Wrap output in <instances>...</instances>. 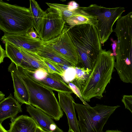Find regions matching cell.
Segmentation results:
<instances>
[{
  "label": "cell",
  "mask_w": 132,
  "mask_h": 132,
  "mask_svg": "<svg viewBox=\"0 0 132 132\" xmlns=\"http://www.w3.org/2000/svg\"><path fill=\"white\" fill-rule=\"evenodd\" d=\"M67 24V32L76 47L78 56L77 65L80 64L78 66L92 71L102 50L96 27L89 24L73 26Z\"/></svg>",
  "instance_id": "6da1fadb"
},
{
  "label": "cell",
  "mask_w": 132,
  "mask_h": 132,
  "mask_svg": "<svg viewBox=\"0 0 132 132\" xmlns=\"http://www.w3.org/2000/svg\"><path fill=\"white\" fill-rule=\"evenodd\" d=\"M115 59L110 50H102L81 92L84 101L89 102L94 97L99 99L103 97L114 71Z\"/></svg>",
  "instance_id": "7a4b0ae2"
},
{
  "label": "cell",
  "mask_w": 132,
  "mask_h": 132,
  "mask_svg": "<svg viewBox=\"0 0 132 132\" xmlns=\"http://www.w3.org/2000/svg\"><path fill=\"white\" fill-rule=\"evenodd\" d=\"M16 67L18 74L28 90L30 104L59 120L63 112L53 90L31 79L21 66Z\"/></svg>",
  "instance_id": "3957f363"
},
{
  "label": "cell",
  "mask_w": 132,
  "mask_h": 132,
  "mask_svg": "<svg viewBox=\"0 0 132 132\" xmlns=\"http://www.w3.org/2000/svg\"><path fill=\"white\" fill-rule=\"evenodd\" d=\"M29 8L0 1V29L4 34L27 32L34 28Z\"/></svg>",
  "instance_id": "277c9868"
},
{
  "label": "cell",
  "mask_w": 132,
  "mask_h": 132,
  "mask_svg": "<svg viewBox=\"0 0 132 132\" xmlns=\"http://www.w3.org/2000/svg\"><path fill=\"white\" fill-rule=\"evenodd\" d=\"M74 104L80 132H103V127L110 116L120 106L97 104L92 107L75 102Z\"/></svg>",
  "instance_id": "5b68a950"
},
{
  "label": "cell",
  "mask_w": 132,
  "mask_h": 132,
  "mask_svg": "<svg viewBox=\"0 0 132 132\" xmlns=\"http://www.w3.org/2000/svg\"><path fill=\"white\" fill-rule=\"evenodd\" d=\"M81 8L86 12L97 18L98 23L96 28L103 45L113 32V27L114 23L125 11L123 7L107 8L96 4H91L88 7Z\"/></svg>",
  "instance_id": "8992f818"
},
{
  "label": "cell",
  "mask_w": 132,
  "mask_h": 132,
  "mask_svg": "<svg viewBox=\"0 0 132 132\" xmlns=\"http://www.w3.org/2000/svg\"><path fill=\"white\" fill-rule=\"evenodd\" d=\"M115 68L121 80L132 84V32L117 41Z\"/></svg>",
  "instance_id": "52a82bcc"
},
{
  "label": "cell",
  "mask_w": 132,
  "mask_h": 132,
  "mask_svg": "<svg viewBox=\"0 0 132 132\" xmlns=\"http://www.w3.org/2000/svg\"><path fill=\"white\" fill-rule=\"evenodd\" d=\"M46 3L49 7L57 11L65 23L70 26L84 24H89L95 27L97 26V20L96 18L85 12L74 1L70 2L67 5L55 3Z\"/></svg>",
  "instance_id": "ba28073f"
},
{
  "label": "cell",
  "mask_w": 132,
  "mask_h": 132,
  "mask_svg": "<svg viewBox=\"0 0 132 132\" xmlns=\"http://www.w3.org/2000/svg\"><path fill=\"white\" fill-rule=\"evenodd\" d=\"M43 45L49 47L75 66L77 65L78 58L76 47L67 32L65 24L61 33L57 37L46 42Z\"/></svg>",
  "instance_id": "9c48e42d"
},
{
  "label": "cell",
  "mask_w": 132,
  "mask_h": 132,
  "mask_svg": "<svg viewBox=\"0 0 132 132\" xmlns=\"http://www.w3.org/2000/svg\"><path fill=\"white\" fill-rule=\"evenodd\" d=\"M24 69L32 79L52 90L70 94L73 93L69 85L58 74L43 69L33 71Z\"/></svg>",
  "instance_id": "30bf717a"
},
{
  "label": "cell",
  "mask_w": 132,
  "mask_h": 132,
  "mask_svg": "<svg viewBox=\"0 0 132 132\" xmlns=\"http://www.w3.org/2000/svg\"><path fill=\"white\" fill-rule=\"evenodd\" d=\"M46 23L44 29L42 40L47 42L55 38L61 33L65 22L59 13L56 10L49 7Z\"/></svg>",
  "instance_id": "8fae6325"
},
{
  "label": "cell",
  "mask_w": 132,
  "mask_h": 132,
  "mask_svg": "<svg viewBox=\"0 0 132 132\" xmlns=\"http://www.w3.org/2000/svg\"><path fill=\"white\" fill-rule=\"evenodd\" d=\"M1 40L7 42L16 47L36 53L38 48L43 44L40 38H33L28 32L16 34H4Z\"/></svg>",
  "instance_id": "7c38bea8"
},
{
  "label": "cell",
  "mask_w": 132,
  "mask_h": 132,
  "mask_svg": "<svg viewBox=\"0 0 132 132\" xmlns=\"http://www.w3.org/2000/svg\"><path fill=\"white\" fill-rule=\"evenodd\" d=\"M59 104L65 113L69 127L68 132H80L76 115L74 100L70 94L58 92Z\"/></svg>",
  "instance_id": "4fadbf2b"
},
{
  "label": "cell",
  "mask_w": 132,
  "mask_h": 132,
  "mask_svg": "<svg viewBox=\"0 0 132 132\" xmlns=\"http://www.w3.org/2000/svg\"><path fill=\"white\" fill-rule=\"evenodd\" d=\"M27 111L38 126L46 132H64L59 128L51 117L40 109L30 104L26 105Z\"/></svg>",
  "instance_id": "5bb4252c"
},
{
  "label": "cell",
  "mask_w": 132,
  "mask_h": 132,
  "mask_svg": "<svg viewBox=\"0 0 132 132\" xmlns=\"http://www.w3.org/2000/svg\"><path fill=\"white\" fill-rule=\"evenodd\" d=\"M13 81L15 98L20 103L26 105L30 104L29 95L25 85L20 77L17 72V68L12 62L8 67Z\"/></svg>",
  "instance_id": "9a60e30c"
},
{
  "label": "cell",
  "mask_w": 132,
  "mask_h": 132,
  "mask_svg": "<svg viewBox=\"0 0 132 132\" xmlns=\"http://www.w3.org/2000/svg\"><path fill=\"white\" fill-rule=\"evenodd\" d=\"M22 112L21 105L11 94L8 97L0 102V123L8 118H14Z\"/></svg>",
  "instance_id": "2e32d148"
},
{
  "label": "cell",
  "mask_w": 132,
  "mask_h": 132,
  "mask_svg": "<svg viewBox=\"0 0 132 132\" xmlns=\"http://www.w3.org/2000/svg\"><path fill=\"white\" fill-rule=\"evenodd\" d=\"M8 132H35L38 126L31 117L21 115L11 118Z\"/></svg>",
  "instance_id": "e0dca14e"
},
{
  "label": "cell",
  "mask_w": 132,
  "mask_h": 132,
  "mask_svg": "<svg viewBox=\"0 0 132 132\" xmlns=\"http://www.w3.org/2000/svg\"><path fill=\"white\" fill-rule=\"evenodd\" d=\"M29 8L32 14L34 28L41 39L46 22L47 13L43 11L35 0H30Z\"/></svg>",
  "instance_id": "ac0fdd59"
},
{
  "label": "cell",
  "mask_w": 132,
  "mask_h": 132,
  "mask_svg": "<svg viewBox=\"0 0 132 132\" xmlns=\"http://www.w3.org/2000/svg\"><path fill=\"white\" fill-rule=\"evenodd\" d=\"M5 51L7 57L16 66H20L29 71L34 70L27 62L26 58L22 53L20 49L7 42H5Z\"/></svg>",
  "instance_id": "d6986e66"
},
{
  "label": "cell",
  "mask_w": 132,
  "mask_h": 132,
  "mask_svg": "<svg viewBox=\"0 0 132 132\" xmlns=\"http://www.w3.org/2000/svg\"><path fill=\"white\" fill-rule=\"evenodd\" d=\"M36 53L41 57L58 64L66 70L75 67L70 62L58 54L51 48L42 45L38 49Z\"/></svg>",
  "instance_id": "ffe728a7"
},
{
  "label": "cell",
  "mask_w": 132,
  "mask_h": 132,
  "mask_svg": "<svg viewBox=\"0 0 132 132\" xmlns=\"http://www.w3.org/2000/svg\"><path fill=\"white\" fill-rule=\"evenodd\" d=\"M20 48L22 53L26 58L28 63L34 71L43 69L49 72V69L42 57L36 53L23 48Z\"/></svg>",
  "instance_id": "44dd1931"
},
{
  "label": "cell",
  "mask_w": 132,
  "mask_h": 132,
  "mask_svg": "<svg viewBox=\"0 0 132 132\" xmlns=\"http://www.w3.org/2000/svg\"><path fill=\"white\" fill-rule=\"evenodd\" d=\"M73 68L75 70V75L74 79L70 82L79 89L81 93L84 86L92 70L78 66H75Z\"/></svg>",
  "instance_id": "7402d4cb"
},
{
  "label": "cell",
  "mask_w": 132,
  "mask_h": 132,
  "mask_svg": "<svg viewBox=\"0 0 132 132\" xmlns=\"http://www.w3.org/2000/svg\"><path fill=\"white\" fill-rule=\"evenodd\" d=\"M42 58L44 62L49 69V72L57 73L62 77L64 76L66 70L62 66L55 62Z\"/></svg>",
  "instance_id": "603a6c76"
},
{
  "label": "cell",
  "mask_w": 132,
  "mask_h": 132,
  "mask_svg": "<svg viewBox=\"0 0 132 132\" xmlns=\"http://www.w3.org/2000/svg\"><path fill=\"white\" fill-rule=\"evenodd\" d=\"M67 84L72 89L73 93L80 98L84 105L87 106H90L86 102L83 100L80 89L75 85L71 82H68Z\"/></svg>",
  "instance_id": "cb8c5ba5"
},
{
  "label": "cell",
  "mask_w": 132,
  "mask_h": 132,
  "mask_svg": "<svg viewBox=\"0 0 132 132\" xmlns=\"http://www.w3.org/2000/svg\"><path fill=\"white\" fill-rule=\"evenodd\" d=\"M121 101L125 108L128 110L132 114V95H123Z\"/></svg>",
  "instance_id": "d4e9b609"
},
{
  "label": "cell",
  "mask_w": 132,
  "mask_h": 132,
  "mask_svg": "<svg viewBox=\"0 0 132 132\" xmlns=\"http://www.w3.org/2000/svg\"><path fill=\"white\" fill-rule=\"evenodd\" d=\"M34 28H32L27 32L28 34L31 37L33 38L36 39L39 38L40 39V36L38 35L36 31L34 30Z\"/></svg>",
  "instance_id": "484cf974"
},
{
  "label": "cell",
  "mask_w": 132,
  "mask_h": 132,
  "mask_svg": "<svg viewBox=\"0 0 132 132\" xmlns=\"http://www.w3.org/2000/svg\"><path fill=\"white\" fill-rule=\"evenodd\" d=\"M0 63L3 62L5 57H7L5 50H4L0 45Z\"/></svg>",
  "instance_id": "4316f807"
},
{
  "label": "cell",
  "mask_w": 132,
  "mask_h": 132,
  "mask_svg": "<svg viewBox=\"0 0 132 132\" xmlns=\"http://www.w3.org/2000/svg\"><path fill=\"white\" fill-rule=\"evenodd\" d=\"M112 43L111 44L112 48L113 51V55L115 57L116 55V48L117 47V41L116 40H113L111 38V39Z\"/></svg>",
  "instance_id": "83f0119b"
},
{
  "label": "cell",
  "mask_w": 132,
  "mask_h": 132,
  "mask_svg": "<svg viewBox=\"0 0 132 132\" xmlns=\"http://www.w3.org/2000/svg\"><path fill=\"white\" fill-rule=\"evenodd\" d=\"M5 98V95L1 91L0 92V102L2 101Z\"/></svg>",
  "instance_id": "f1b7e54d"
},
{
  "label": "cell",
  "mask_w": 132,
  "mask_h": 132,
  "mask_svg": "<svg viewBox=\"0 0 132 132\" xmlns=\"http://www.w3.org/2000/svg\"><path fill=\"white\" fill-rule=\"evenodd\" d=\"M0 132H8L2 126V124L0 123Z\"/></svg>",
  "instance_id": "f546056e"
},
{
  "label": "cell",
  "mask_w": 132,
  "mask_h": 132,
  "mask_svg": "<svg viewBox=\"0 0 132 132\" xmlns=\"http://www.w3.org/2000/svg\"><path fill=\"white\" fill-rule=\"evenodd\" d=\"M35 132H46L43 131L38 126L37 127Z\"/></svg>",
  "instance_id": "4dcf8cb0"
},
{
  "label": "cell",
  "mask_w": 132,
  "mask_h": 132,
  "mask_svg": "<svg viewBox=\"0 0 132 132\" xmlns=\"http://www.w3.org/2000/svg\"><path fill=\"white\" fill-rule=\"evenodd\" d=\"M105 132H122L120 130H107Z\"/></svg>",
  "instance_id": "1f68e13d"
},
{
  "label": "cell",
  "mask_w": 132,
  "mask_h": 132,
  "mask_svg": "<svg viewBox=\"0 0 132 132\" xmlns=\"http://www.w3.org/2000/svg\"></svg>",
  "instance_id": "d6a6232c"
}]
</instances>
